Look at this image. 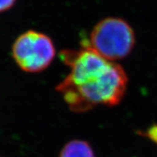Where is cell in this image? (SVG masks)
Segmentation results:
<instances>
[{
  "mask_svg": "<svg viewBox=\"0 0 157 157\" xmlns=\"http://www.w3.org/2000/svg\"><path fill=\"white\" fill-rule=\"evenodd\" d=\"M60 57L70 68L56 90L74 112H85L96 106H116L126 92L128 76L122 67L83 47L64 50Z\"/></svg>",
  "mask_w": 157,
  "mask_h": 157,
  "instance_id": "6da1fadb",
  "label": "cell"
},
{
  "mask_svg": "<svg viewBox=\"0 0 157 157\" xmlns=\"http://www.w3.org/2000/svg\"><path fill=\"white\" fill-rule=\"evenodd\" d=\"M16 0H0V13L10 10L15 5Z\"/></svg>",
  "mask_w": 157,
  "mask_h": 157,
  "instance_id": "8992f818",
  "label": "cell"
},
{
  "mask_svg": "<svg viewBox=\"0 0 157 157\" xmlns=\"http://www.w3.org/2000/svg\"><path fill=\"white\" fill-rule=\"evenodd\" d=\"M12 56L23 71L38 73L48 68L54 60L56 48L48 35L30 30L16 39L12 46Z\"/></svg>",
  "mask_w": 157,
  "mask_h": 157,
  "instance_id": "3957f363",
  "label": "cell"
},
{
  "mask_svg": "<svg viewBox=\"0 0 157 157\" xmlns=\"http://www.w3.org/2000/svg\"><path fill=\"white\" fill-rule=\"evenodd\" d=\"M59 157H95V155L89 143L82 140H74L64 145Z\"/></svg>",
  "mask_w": 157,
  "mask_h": 157,
  "instance_id": "277c9868",
  "label": "cell"
},
{
  "mask_svg": "<svg viewBox=\"0 0 157 157\" xmlns=\"http://www.w3.org/2000/svg\"><path fill=\"white\" fill-rule=\"evenodd\" d=\"M135 44L134 30L127 21L108 17L94 27L83 47L91 48L106 59L116 63L130 54Z\"/></svg>",
  "mask_w": 157,
  "mask_h": 157,
  "instance_id": "7a4b0ae2",
  "label": "cell"
},
{
  "mask_svg": "<svg viewBox=\"0 0 157 157\" xmlns=\"http://www.w3.org/2000/svg\"><path fill=\"white\" fill-rule=\"evenodd\" d=\"M144 136H146L147 138L150 139L155 144H157V124L149 128L146 133L144 134Z\"/></svg>",
  "mask_w": 157,
  "mask_h": 157,
  "instance_id": "5b68a950",
  "label": "cell"
}]
</instances>
